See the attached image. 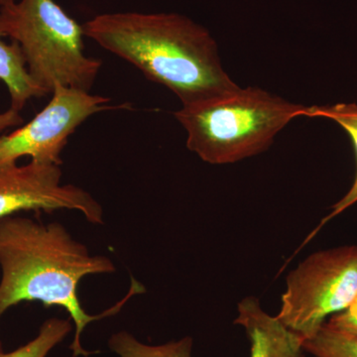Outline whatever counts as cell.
Returning <instances> with one entry per match:
<instances>
[{
	"mask_svg": "<svg viewBox=\"0 0 357 357\" xmlns=\"http://www.w3.org/2000/svg\"><path fill=\"white\" fill-rule=\"evenodd\" d=\"M0 319L22 302H40L45 307H63L74 323L73 357L93 352L81 344V335L91 321L117 314L135 294L144 292L132 280L128 295L102 314H89L77 297L79 282L88 275L115 271L114 263L102 255H91L86 245L73 238L64 225L10 215L0 218Z\"/></svg>",
	"mask_w": 357,
	"mask_h": 357,
	"instance_id": "obj_1",
	"label": "cell"
},
{
	"mask_svg": "<svg viewBox=\"0 0 357 357\" xmlns=\"http://www.w3.org/2000/svg\"><path fill=\"white\" fill-rule=\"evenodd\" d=\"M83 29L84 36L171 89L183 105L239 88L223 70L211 33L182 14H100Z\"/></svg>",
	"mask_w": 357,
	"mask_h": 357,
	"instance_id": "obj_2",
	"label": "cell"
},
{
	"mask_svg": "<svg viewBox=\"0 0 357 357\" xmlns=\"http://www.w3.org/2000/svg\"><path fill=\"white\" fill-rule=\"evenodd\" d=\"M306 107L259 88L234 89L225 95L183 105L174 112L187 131V147L213 165H225L262 153L275 136Z\"/></svg>",
	"mask_w": 357,
	"mask_h": 357,
	"instance_id": "obj_3",
	"label": "cell"
},
{
	"mask_svg": "<svg viewBox=\"0 0 357 357\" xmlns=\"http://www.w3.org/2000/svg\"><path fill=\"white\" fill-rule=\"evenodd\" d=\"M0 34L20 45L30 77L46 95L58 84L91 91L102 66L84 54L83 25L55 0L0 7Z\"/></svg>",
	"mask_w": 357,
	"mask_h": 357,
	"instance_id": "obj_4",
	"label": "cell"
},
{
	"mask_svg": "<svg viewBox=\"0 0 357 357\" xmlns=\"http://www.w3.org/2000/svg\"><path fill=\"white\" fill-rule=\"evenodd\" d=\"M357 294V245L307 256L286 280L277 318L305 340L344 311Z\"/></svg>",
	"mask_w": 357,
	"mask_h": 357,
	"instance_id": "obj_5",
	"label": "cell"
},
{
	"mask_svg": "<svg viewBox=\"0 0 357 357\" xmlns=\"http://www.w3.org/2000/svg\"><path fill=\"white\" fill-rule=\"evenodd\" d=\"M109 98L56 84L48 105L24 126L0 135V167L29 156L32 161L62 165L68 139L91 115L117 109Z\"/></svg>",
	"mask_w": 357,
	"mask_h": 357,
	"instance_id": "obj_6",
	"label": "cell"
},
{
	"mask_svg": "<svg viewBox=\"0 0 357 357\" xmlns=\"http://www.w3.org/2000/svg\"><path fill=\"white\" fill-rule=\"evenodd\" d=\"M60 165L30 161L0 167V218L20 211H77L93 225H102L103 210L89 192L62 185Z\"/></svg>",
	"mask_w": 357,
	"mask_h": 357,
	"instance_id": "obj_7",
	"label": "cell"
},
{
	"mask_svg": "<svg viewBox=\"0 0 357 357\" xmlns=\"http://www.w3.org/2000/svg\"><path fill=\"white\" fill-rule=\"evenodd\" d=\"M234 323L243 326L250 342V357H306L304 338L277 317L270 316L256 297H246L237 305Z\"/></svg>",
	"mask_w": 357,
	"mask_h": 357,
	"instance_id": "obj_8",
	"label": "cell"
},
{
	"mask_svg": "<svg viewBox=\"0 0 357 357\" xmlns=\"http://www.w3.org/2000/svg\"><path fill=\"white\" fill-rule=\"evenodd\" d=\"M0 34V81L3 82L10 95V109L20 112L28 100L41 98L46 93L33 82L24 56L16 42L7 44Z\"/></svg>",
	"mask_w": 357,
	"mask_h": 357,
	"instance_id": "obj_9",
	"label": "cell"
},
{
	"mask_svg": "<svg viewBox=\"0 0 357 357\" xmlns=\"http://www.w3.org/2000/svg\"><path fill=\"white\" fill-rule=\"evenodd\" d=\"M304 116L321 117V119H330L335 121L349 136L356 150L357 159V105L356 103H335L331 105H314V107H306L304 112ZM357 203V173L349 192L342 197L337 204H333V211L330 215H326L321 222L319 223L318 229L314 230L311 237L318 232L319 229L331 220L337 217L340 213H344L345 210L351 208L354 204Z\"/></svg>",
	"mask_w": 357,
	"mask_h": 357,
	"instance_id": "obj_10",
	"label": "cell"
},
{
	"mask_svg": "<svg viewBox=\"0 0 357 357\" xmlns=\"http://www.w3.org/2000/svg\"><path fill=\"white\" fill-rule=\"evenodd\" d=\"M109 345L119 357H192V340L185 337L168 344L148 345L131 333L121 332L110 337Z\"/></svg>",
	"mask_w": 357,
	"mask_h": 357,
	"instance_id": "obj_11",
	"label": "cell"
},
{
	"mask_svg": "<svg viewBox=\"0 0 357 357\" xmlns=\"http://www.w3.org/2000/svg\"><path fill=\"white\" fill-rule=\"evenodd\" d=\"M304 349L314 357H357V335L337 332L325 325L304 340Z\"/></svg>",
	"mask_w": 357,
	"mask_h": 357,
	"instance_id": "obj_12",
	"label": "cell"
},
{
	"mask_svg": "<svg viewBox=\"0 0 357 357\" xmlns=\"http://www.w3.org/2000/svg\"><path fill=\"white\" fill-rule=\"evenodd\" d=\"M72 330L69 319H47L40 328L38 335L15 351L0 352V357H46L49 352L62 342Z\"/></svg>",
	"mask_w": 357,
	"mask_h": 357,
	"instance_id": "obj_13",
	"label": "cell"
},
{
	"mask_svg": "<svg viewBox=\"0 0 357 357\" xmlns=\"http://www.w3.org/2000/svg\"><path fill=\"white\" fill-rule=\"evenodd\" d=\"M325 325L337 332L357 335V294L347 309L333 314L326 321Z\"/></svg>",
	"mask_w": 357,
	"mask_h": 357,
	"instance_id": "obj_14",
	"label": "cell"
},
{
	"mask_svg": "<svg viewBox=\"0 0 357 357\" xmlns=\"http://www.w3.org/2000/svg\"><path fill=\"white\" fill-rule=\"evenodd\" d=\"M23 119L20 112L9 109L0 114V133L10 128H18L23 124Z\"/></svg>",
	"mask_w": 357,
	"mask_h": 357,
	"instance_id": "obj_15",
	"label": "cell"
},
{
	"mask_svg": "<svg viewBox=\"0 0 357 357\" xmlns=\"http://www.w3.org/2000/svg\"><path fill=\"white\" fill-rule=\"evenodd\" d=\"M15 1L16 0H0V7L9 6V4Z\"/></svg>",
	"mask_w": 357,
	"mask_h": 357,
	"instance_id": "obj_16",
	"label": "cell"
},
{
	"mask_svg": "<svg viewBox=\"0 0 357 357\" xmlns=\"http://www.w3.org/2000/svg\"><path fill=\"white\" fill-rule=\"evenodd\" d=\"M0 352H2V344H1V342H0Z\"/></svg>",
	"mask_w": 357,
	"mask_h": 357,
	"instance_id": "obj_17",
	"label": "cell"
}]
</instances>
